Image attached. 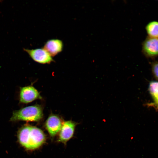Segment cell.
I'll return each mask as SVG.
<instances>
[{
	"label": "cell",
	"instance_id": "1",
	"mask_svg": "<svg viewBox=\"0 0 158 158\" xmlns=\"http://www.w3.org/2000/svg\"><path fill=\"white\" fill-rule=\"evenodd\" d=\"M18 137L20 143L28 150L39 147L46 140L45 136L41 130L29 125H25L19 130Z\"/></svg>",
	"mask_w": 158,
	"mask_h": 158
},
{
	"label": "cell",
	"instance_id": "2",
	"mask_svg": "<svg viewBox=\"0 0 158 158\" xmlns=\"http://www.w3.org/2000/svg\"><path fill=\"white\" fill-rule=\"evenodd\" d=\"M42 116V108L39 105H35L14 111L10 121H15L20 120L37 121L40 120Z\"/></svg>",
	"mask_w": 158,
	"mask_h": 158
},
{
	"label": "cell",
	"instance_id": "3",
	"mask_svg": "<svg viewBox=\"0 0 158 158\" xmlns=\"http://www.w3.org/2000/svg\"><path fill=\"white\" fill-rule=\"evenodd\" d=\"M142 52L148 58L158 57V38L147 37L142 44Z\"/></svg>",
	"mask_w": 158,
	"mask_h": 158
},
{
	"label": "cell",
	"instance_id": "4",
	"mask_svg": "<svg viewBox=\"0 0 158 158\" xmlns=\"http://www.w3.org/2000/svg\"><path fill=\"white\" fill-rule=\"evenodd\" d=\"M35 61L42 64L49 63L54 61L52 56L43 48L30 49H23Z\"/></svg>",
	"mask_w": 158,
	"mask_h": 158
},
{
	"label": "cell",
	"instance_id": "5",
	"mask_svg": "<svg viewBox=\"0 0 158 158\" xmlns=\"http://www.w3.org/2000/svg\"><path fill=\"white\" fill-rule=\"evenodd\" d=\"M41 98L39 92L32 86L20 88L19 101L21 103L27 104Z\"/></svg>",
	"mask_w": 158,
	"mask_h": 158
},
{
	"label": "cell",
	"instance_id": "6",
	"mask_svg": "<svg viewBox=\"0 0 158 158\" xmlns=\"http://www.w3.org/2000/svg\"><path fill=\"white\" fill-rule=\"evenodd\" d=\"M76 125V123L71 121L64 122L60 130L58 141L66 143L73 136Z\"/></svg>",
	"mask_w": 158,
	"mask_h": 158
},
{
	"label": "cell",
	"instance_id": "7",
	"mask_svg": "<svg viewBox=\"0 0 158 158\" xmlns=\"http://www.w3.org/2000/svg\"><path fill=\"white\" fill-rule=\"evenodd\" d=\"M62 124V121L59 116L52 114L47 119L45 126L50 135L53 137L60 130Z\"/></svg>",
	"mask_w": 158,
	"mask_h": 158
},
{
	"label": "cell",
	"instance_id": "8",
	"mask_svg": "<svg viewBox=\"0 0 158 158\" xmlns=\"http://www.w3.org/2000/svg\"><path fill=\"white\" fill-rule=\"evenodd\" d=\"M62 41L58 39H53L48 40L43 48L52 57L61 52L63 49Z\"/></svg>",
	"mask_w": 158,
	"mask_h": 158
},
{
	"label": "cell",
	"instance_id": "9",
	"mask_svg": "<svg viewBox=\"0 0 158 158\" xmlns=\"http://www.w3.org/2000/svg\"><path fill=\"white\" fill-rule=\"evenodd\" d=\"M145 29L148 37L158 38V21L150 22L146 25Z\"/></svg>",
	"mask_w": 158,
	"mask_h": 158
},
{
	"label": "cell",
	"instance_id": "10",
	"mask_svg": "<svg viewBox=\"0 0 158 158\" xmlns=\"http://www.w3.org/2000/svg\"><path fill=\"white\" fill-rule=\"evenodd\" d=\"M148 90L154 101V104L158 107V82L152 81L150 82Z\"/></svg>",
	"mask_w": 158,
	"mask_h": 158
},
{
	"label": "cell",
	"instance_id": "11",
	"mask_svg": "<svg viewBox=\"0 0 158 158\" xmlns=\"http://www.w3.org/2000/svg\"><path fill=\"white\" fill-rule=\"evenodd\" d=\"M152 70L154 77L158 79V61L154 62L152 63Z\"/></svg>",
	"mask_w": 158,
	"mask_h": 158
}]
</instances>
